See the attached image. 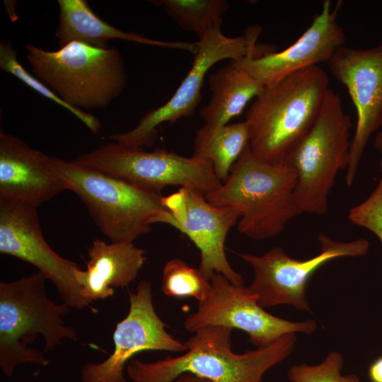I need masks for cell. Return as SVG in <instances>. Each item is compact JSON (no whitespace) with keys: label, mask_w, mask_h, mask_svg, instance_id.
Masks as SVG:
<instances>
[{"label":"cell","mask_w":382,"mask_h":382,"mask_svg":"<svg viewBox=\"0 0 382 382\" xmlns=\"http://www.w3.org/2000/svg\"><path fill=\"white\" fill-rule=\"evenodd\" d=\"M173 382H210L208 380L199 378L190 373H185L180 375Z\"/></svg>","instance_id":"83f0119b"},{"label":"cell","mask_w":382,"mask_h":382,"mask_svg":"<svg viewBox=\"0 0 382 382\" xmlns=\"http://www.w3.org/2000/svg\"><path fill=\"white\" fill-rule=\"evenodd\" d=\"M46 280L37 272L13 282H0V367L7 377L14 374L19 364H49L42 351L28 347L38 335L45 340L46 352L64 339L78 340L76 331L65 325L62 318L70 308L47 296Z\"/></svg>","instance_id":"277c9868"},{"label":"cell","mask_w":382,"mask_h":382,"mask_svg":"<svg viewBox=\"0 0 382 382\" xmlns=\"http://www.w3.org/2000/svg\"><path fill=\"white\" fill-rule=\"evenodd\" d=\"M296 173L286 165L257 158L248 146L231 168L227 180L204 197L217 207L238 212V231L262 240L279 234L299 215L294 190Z\"/></svg>","instance_id":"3957f363"},{"label":"cell","mask_w":382,"mask_h":382,"mask_svg":"<svg viewBox=\"0 0 382 382\" xmlns=\"http://www.w3.org/2000/svg\"><path fill=\"white\" fill-rule=\"evenodd\" d=\"M211 291V282L199 269L190 267L180 258L169 260L162 274L161 291L167 296L190 297L204 301Z\"/></svg>","instance_id":"603a6c76"},{"label":"cell","mask_w":382,"mask_h":382,"mask_svg":"<svg viewBox=\"0 0 382 382\" xmlns=\"http://www.w3.org/2000/svg\"><path fill=\"white\" fill-rule=\"evenodd\" d=\"M329 82L317 65L265 86L245 114L252 153L268 163H282L313 126Z\"/></svg>","instance_id":"7a4b0ae2"},{"label":"cell","mask_w":382,"mask_h":382,"mask_svg":"<svg viewBox=\"0 0 382 382\" xmlns=\"http://www.w3.org/2000/svg\"><path fill=\"white\" fill-rule=\"evenodd\" d=\"M86 270H80L77 281L83 296L93 303L112 296L113 288L125 287L143 267L146 251L129 242L107 243L96 239L88 248Z\"/></svg>","instance_id":"ac0fdd59"},{"label":"cell","mask_w":382,"mask_h":382,"mask_svg":"<svg viewBox=\"0 0 382 382\" xmlns=\"http://www.w3.org/2000/svg\"><path fill=\"white\" fill-rule=\"evenodd\" d=\"M26 50L36 77L74 109L105 108L125 87L124 61L115 47L71 42L55 51L33 44H28Z\"/></svg>","instance_id":"8992f818"},{"label":"cell","mask_w":382,"mask_h":382,"mask_svg":"<svg viewBox=\"0 0 382 382\" xmlns=\"http://www.w3.org/2000/svg\"><path fill=\"white\" fill-rule=\"evenodd\" d=\"M37 209L18 201L0 202V253L37 267L69 308L96 311L82 294L77 264L59 255L45 241Z\"/></svg>","instance_id":"4fadbf2b"},{"label":"cell","mask_w":382,"mask_h":382,"mask_svg":"<svg viewBox=\"0 0 382 382\" xmlns=\"http://www.w3.org/2000/svg\"><path fill=\"white\" fill-rule=\"evenodd\" d=\"M59 23L55 31L59 47L79 42L98 48H109L108 42L118 39L137 43L179 49L195 54L197 42L161 41L121 30L98 18L85 0H58Z\"/></svg>","instance_id":"d6986e66"},{"label":"cell","mask_w":382,"mask_h":382,"mask_svg":"<svg viewBox=\"0 0 382 382\" xmlns=\"http://www.w3.org/2000/svg\"><path fill=\"white\" fill-rule=\"evenodd\" d=\"M73 161L158 193L167 186H180L193 188L205 196L222 184L209 161L163 149L146 151L115 141Z\"/></svg>","instance_id":"ba28073f"},{"label":"cell","mask_w":382,"mask_h":382,"mask_svg":"<svg viewBox=\"0 0 382 382\" xmlns=\"http://www.w3.org/2000/svg\"><path fill=\"white\" fill-rule=\"evenodd\" d=\"M369 377L371 382H382V356L370 365Z\"/></svg>","instance_id":"4316f807"},{"label":"cell","mask_w":382,"mask_h":382,"mask_svg":"<svg viewBox=\"0 0 382 382\" xmlns=\"http://www.w3.org/2000/svg\"><path fill=\"white\" fill-rule=\"evenodd\" d=\"M374 146L381 153L380 168L382 171V131L377 133L374 139Z\"/></svg>","instance_id":"f1b7e54d"},{"label":"cell","mask_w":382,"mask_h":382,"mask_svg":"<svg viewBox=\"0 0 382 382\" xmlns=\"http://www.w3.org/2000/svg\"><path fill=\"white\" fill-rule=\"evenodd\" d=\"M318 240L320 252L304 260L291 257L280 247L262 255L238 253L253 270L254 278L248 288L262 308L286 304L311 312L306 290L314 272L332 260L365 255L369 248L364 238L344 242L321 233Z\"/></svg>","instance_id":"30bf717a"},{"label":"cell","mask_w":382,"mask_h":382,"mask_svg":"<svg viewBox=\"0 0 382 382\" xmlns=\"http://www.w3.org/2000/svg\"><path fill=\"white\" fill-rule=\"evenodd\" d=\"M343 364L342 354L332 351L318 364L291 366L287 376L291 382H360L356 374H342Z\"/></svg>","instance_id":"d4e9b609"},{"label":"cell","mask_w":382,"mask_h":382,"mask_svg":"<svg viewBox=\"0 0 382 382\" xmlns=\"http://www.w3.org/2000/svg\"><path fill=\"white\" fill-rule=\"evenodd\" d=\"M232 332L222 326L202 328L185 342L187 349L182 355L151 362L132 359L126 366L127 375L133 382H173L185 373L210 382H262L296 342V334L290 333L268 347L237 354L231 349Z\"/></svg>","instance_id":"6da1fadb"},{"label":"cell","mask_w":382,"mask_h":382,"mask_svg":"<svg viewBox=\"0 0 382 382\" xmlns=\"http://www.w3.org/2000/svg\"><path fill=\"white\" fill-rule=\"evenodd\" d=\"M342 105L339 94L330 88L313 126L282 162L296 175L299 214H327L336 175L347 168L352 125Z\"/></svg>","instance_id":"52a82bcc"},{"label":"cell","mask_w":382,"mask_h":382,"mask_svg":"<svg viewBox=\"0 0 382 382\" xmlns=\"http://www.w3.org/2000/svg\"><path fill=\"white\" fill-rule=\"evenodd\" d=\"M161 6L166 13L183 29L202 38L207 32L221 28V17L229 4L225 0L151 1Z\"/></svg>","instance_id":"7402d4cb"},{"label":"cell","mask_w":382,"mask_h":382,"mask_svg":"<svg viewBox=\"0 0 382 382\" xmlns=\"http://www.w3.org/2000/svg\"><path fill=\"white\" fill-rule=\"evenodd\" d=\"M162 203L168 212L156 223L170 225L191 240L199 250L198 269L204 277L210 280L219 273L233 284L243 286V276L233 269L225 253L226 236L240 218L238 212L213 205L202 193L186 187L163 196Z\"/></svg>","instance_id":"7c38bea8"},{"label":"cell","mask_w":382,"mask_h":382,"mask_svg":"<svg viewBox=\"0 0 382 382\" xmlns=\"http://www.w3.org/2000/svg\"><path fill=\"white\" fill-rule=\"evenodd\" d=\"M260 33L259 26L248 28L243 35L238 37L224 35L221 28L207 32L196 42L197 49L192 67L168 101L147 112L131 130L108 137L134 147L153 146L161 124H173L194 113L202 99L205 76L214 64L226 59H240L251 53L262 56L274 50L270 46L256 44Z\"/></svg>","instance_id":"9c48e42d"},{"label":"cell","mask_w":382,"mask_h":382,"mask_svg":"<svg viewBox=\"0 0 382 382\" xmlns=\"http://www.w3.org/2000/svg\"><path fill=\"white\" fill-rule=\"evenodd\" d=\"M65 190L50 167L47 155L1 132L0 202L18 201L38 208Z\"/></svg>","instance_id":"e0dca14e"},{"label":"cell","mask_w":382,"mask_h":382,"mask_svg":"<svg viewBox=\"0 0 382 382\" xmlns=\"http://www.w3.org/2000/svg\"><path fill=\"white\" fill-rule=\"evenodd\" d=\"M249 141L245 121L221 126L204 125L196 133L193 156L209 161L217 178L224 183L249 146Z\"/></svg>","instance_id":"44dd1931"},{"label":"cell","mask_w":382,"mask_h":382,"mask_svg":"<svg viewBox=\"0 0 382 382\" xmlns=\"http://www.w3.org/2000/svg\"><path fill=\"white\" fill-rule=\"evenodd\" d=\"M328 63L332 74L347 88L357 114L345 179L350 187L371 135L382 127V44L368 49L344 45Z\"/></svg>","instance_id":"9a60e30c"},{"label":"cell","mask_w":382,"mask_h":382,"mask_svg":"<svg viewBox=\"0 0 382 382\" xmlns=\"http://www.w3.org/2000/svg\"><path fill=\"white\" fill-rule=\"evenodd\" d=\"M129 309L118 322L112 340V353L103 362L85 364L81 382H127L124 369L137 354L145 351L184 352L187 347L166 330V325L153 303L151 283L141 280L134 292L129 293Z\"/></svg>","instance_id":"5bb4252c"},{"label":"cell","mask_w":382,"mask_h":382,"mask_svg":"<svg viewBox=\"0 0 382 382\" xmlns=\"http://www.w3.org/2000/svg\"><path fill=\"white\" fill-rule=\"evenodd\" d=\"M210 282L207 299L185 320L184 327L190 332L210 325L238 329L245 332L257 348H263L286 334L311 335L316 330L313 320L291 321L267 313L248 286L234 285L221 274L214 273Z\"/></svg>","instance_id":"8fae6325"},{"label":"cell","mask_w":382,"mask_h":382,"mask_svg":"<svg viewBox=\"0 0 382 382\" xmlns=\"http://www.w3.org/2000/svg\"><path fill=\"white\" fill-rule=\"evenodd\" d=\"M348 219L374 233L382 243V178L366 200L349 209Z\"/></svg>","instance_id":"484cf974"},{"label":"cell","mask_w":382,"mask_h":382,"mask_svg":"<svg viewBox=\"0 0 382 382\" xmlns=\"http://www.w3.org/2000/svg\"><path fill=\"white\" fill-rule=\"evenodd\" d=\"M0 68L16 77L42 96L69 110L91 132L97 133L100 130V122L98 118L86 111L76 110L69 106L40 79L30 74L18 62L16 50L11 42L7 40H1L0 42Z\"/></svg>","instance_id":"cb8c5ba5"},{"label":"cell","mask_w":382,"mask_h":382,"mask_svg":"<svg viewBox=\"0 0 382 382\" xmlns=\"http://www.w3.org/2000/svg\"><path fill=\"white\" fill-rule=\"evenodd\" d=\"M66 190L84 203L96 226L111 242H129L149 233L168 210L161 193L138 187L99 170L47 156Z\"/></svg>","instance_id":"5b68a950"},{"label":"cell","mask_w":382,"mask_h":382,"mask_svg":"<svg viewBox=\"0 0 382 382\" xmlns=\"http://www.w3.org/2000/svg\"><path fill=\"white\" fill-rule=\"evenodd\" d=\"M240 59L231 60L209 76L210 100L199 110L204 125H227L263 91L264 85L247 71Z\"/></svg>","instance_id":"ffe728a7"},{"label":"cell","mask_w":382,"mask_h":382,"mask_svg":"<svg viewBox=\"0 0 382 382\" xmlns=\"http://www.w3.org/2000/svg\"><path fill=\"white\" fill-rule=\"evenodd\" d=\"M341 4L338 1L332 9L331 1H323L321 11L291 46L261 57L251 53L240 59L242 65L264 86H268L296 71L328 62L346 40L345 30L337 21Z\"/></svg>","instance_id":"2e32d148"}]
</instances>
